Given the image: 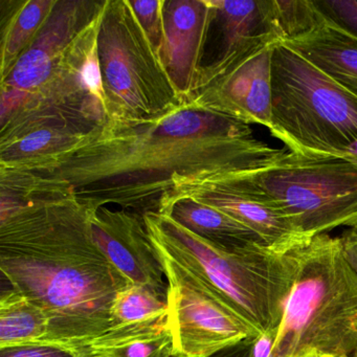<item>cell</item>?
I'll return each mask as SVG.
<instances>
[{
  "instance_id": "1",
  "label": "cell",
  "mask_w": 357,
  "mask_h": 357,
  "mask_svg": "<svg viewBox=\"0 0 357 357\" xmlns=\"http://www.w3.org/2000/svg\"><path fill=\"white\" fill-rule=\"evenodd\" d=\"M284 152L255 139L250 125L185 101L145 120L107 119L50 162L0 171V185L12 197H70L143 216L181 183L262 170Z\"/></svg>"
},
{
  "instance_id": "2",
  "label": "cell",
  "mask_w": 357,
  "mask_h": 357,
  "mask_svg": "<svg viewBox=\"0 0 357 357\" xmlns=\"http://www.w3.org/2000/svg\"><path fill=\"white\" fill-rule=\"evenodd\" d=\"M0 211L1 273L50 319L49 336L37 344L70 348L114 326L112 303L131 283L98 245L91 206L1 196Z\"/></svg>"
},
{
  "instance_id": "3",
  "label": "cell",
  "mask_w": 357,
  "mask_h": 357,
  "mask_svg": "<svg viewBox=\"0 0 357 357\" xmlns=\"http://www.w3.org/2000/svg\"><path fill=\"white\" fill-rule=\"evenodd\" d=\"M294 282L269 357H354L357 275L340 238L314 236L290 250Z\"/></svg>"
},
{
  "instance_id": "4",
  "label": "cell",
  "mask_w": 357,
  "mask_h": 357,
  "mask_svg": "<svg viewBox=\"0 0 357 357\" xmlns=\"http://www.w3.org/2000/svg\"><path fill=\"white\" fill-rule=\"evenodd\" d=\"M143 220L155 248L197 275L261 334L275 336L294 282L290 250L278 252L262 244L220 248L167 215L146 213Z\"/></svg>"
},
{
  "instance_id": "5",
  "label": "cell",
  "mask_w": 357,
  "mask_h": 357,
  "mask_svg": "<svg viewBox=\"0 0 357 357\" xmlns=\"http://www.w3.org/2000/svg\"><path fill=\"white\" fill-rule=\"evenodd\" d=\"M269 131L292 152L347 155L357 143V98L280 41L271 57Z\"/></svg>"
},
{
  "instance_id": "6",
  "label": "cell",
  "mask_w": 357,
  "mask_h": 357,
  "mask_svg": "<svg viewBox=\"0 0 357 357\" xmlns=\"http://www.w3.org/2000/svg\"><path fill=\"white\" fill-rule=\"evenodd\" d=\"M97 51L109 120H145L185 102L128 0L104 1Z\"/></svg>"
},
{
  "instance_id": "7",
  "label": "cell",
  "mask_w": 357,
  "mask_h": 357,
  "mask_svg": "<svg viewBox=\"0 0 357 357\" xmlns=\"http://www.w3.org/2000/svg\"><path fill=\"white\" fill-rule=\"evenodd\" d=\"M248 177L306 239L357 225V160L352 156L284 152Z\"/></svg>"
},
{
  "instance_id": "8",
  "label": "cell",
  "mask_w": 357,
  "mask_h": 357,
  "mask_svg": "<svg viewBox=\"0 0 357 357\" xmlns=\"http://www.w3.org/2000/svg\"><path fill=\"white\" fill-rule=\"evenodd\" d=\"M154 248L168 283L172 357H211L261 335L197 275L162 250Z\"/></svg>"
},
{
  "instance_id": "9",
  "label": "cell",
  "mask_w": 357,
  "mask_h": 357,
  "mask_svg": "<svg viewBox=\"0 0 357 357\" xmlns=\"http://www.w3.org/2000/svg\"><path fill=\"white\" fill-rule=\"evenodd\" d=\"M280 40L264 38L204 64L185 101L243 124L271 127V57Z\"/></svg>"
},
{
  "instance_id": "10",
  "label": "cell",
  "mask_w": 357,
  "mask_h": 357,
  "mask_svg": "<svg viewBox=\"0 0 357 357\" xmlns=\"http://www.w3.org/2000/svg\"><path fill=\"white\" fill-rule=\"evenodd\" d=\"M104 1H57L49 20L1 83V116L38 93L66 66Z\"/></svg>"
},
{
  "instance_id": "11",
  "label": "cell",
  "mask_w": 357,
  "mask_h": 357,
  "mask_svg": "<svg viewBox=\"0 0 357 357\" xmlns=\"http://www.w3.org/2000/svg\"><path fill=\"white\" fill-rule=\"evenodd\" d=\"M189 198L233 217L257 234L265 245L286 252L306 241L281 208L248 177V172L212 175L181 183L164 202ZM158 208V211H160ZM311 239V238H310Z\"/></svg>"
},
{
  "instance_id": "12",
  "label": "cell",
  "mask_w": 357,
  "mask_h": 357,
  "mask_svg": "<svg viewBox=\"0 0 357 357\" xmlns=\"http://www.w3.org/2000/svg\"><path fill=\"white\" fill-rule=\"evenodd\" d=\"M91 222L98 245L129 282L167 300L168 283L164 267L148 235L143 216L101 206L91 208Z\"/></svg>"
},
{
  "instance_id": "13",
  "label": "cell",
  "mask_w": 357,
  "mask_h": 357,
  "mask_svg": "<svg viewBox=\"0 0 357 357\" xmlns=\"http://www.w3.org/2000/svg\"><path fill=\"white\" fill-rule=\"evenodd\" d=\"M162 13L165 43L160 60L185 101L202 66L214 9L211 0H165Z\"/></svg>"
},
{
  "instance_id": "14",
  "label": "cell",
  "mask_w": 357,
  "mask_h": 357,
  "mask_svg": "<svg viewBox=\"0 0 357 357\" xmlns=\"http://www.w3.org/2000/svg\"><path fill=\"white\" fill-rule=\"evenodd\" d=\"M211 1L214 9L211 24L216 26L218 45L210 63L225 59L237 50L260 39L282 41L273 20V0Z\"/></svg>"
},
{
  "instance_id": "15",
  "label": "cell",
  "mask_w": 357,
  "mask_h": 357,
  "mask_svg": "<svg viewBox=\"0 0 357 357\" xmlns=\"http://www.w3.org/2000/svg\"><path fill=\"white\" fill-rule=\"evenodd\" d=\"M357 98V40L323 20L308 34L285 41Z\"/></svg>"
},
{
  "instance_id": "16",
  "label": "cell",
  "mask_w": 357,
  "mask_h": 357,
  "mask_svg": "<svg viewBox=\"0 0 357 357\" xmlns=\"http://www.w3.org/2000/svg\"><path fill=\"white\" fill-rule=\"evenodd\" d=\"M158 213L167 215L194 235L220 248H239L252 244L265 245L255 231L233 217L189 198L164 202Z\"/></svg>"
},
{
  "instance_id": "17",
  "label": "cell",
  "mask_w": 357,
  "mask_h": 357,
  "mask_svg": "<svg viewBox=\"0 0 357 357\" xmlns=\"http://www.w3.org/2000/svg\"><path fill=\"white\" fill-rule=\"evenodd\" d=\"M50 319L43 309L15 290L0 296V349L33 346L49 336Z\"/></svg>"
},
{
  "instance_id": "18",
  "label": "cell",
  "mask_w": 357,
  "mask_h": 357,
  "mask_svg": "<svg viewBox=\"0 0 357 357\" xmlns=\"http://www.w3.org/2000/svg\"><path fill=\"white\" fill-rule=\"evenodd\" d=\"M57 0L17 1L3 26L1 81L7 78L20 56L49 20Z\"/></svg>"
},
{
  "instance_id": "19",
  "label": "cell",
  "mask_w": 357,
  "mask_h": 357,
  "mask_svg": "<svg viewBox=\"0 0 357 357\" xmlns=\"http://www.w3.org/2000/svg\"><path fill=\"white\" fill-rule=\"evenodd\" d=\"M110 314L114 325L139 323L168 314V304L152 290L130 284L116 294Z\"/></svg>"
},
{
  "instance_id": "20",
  "label": "cell",
  "mask_w": 357,
  "mask_h": 357,
  "mask_svg": "<svg viewBox=\"0 0 357 357\" xmlns=\"http://www.w3.org/2000/svg\"><path fill=\"white\" fill-rule=\"evenodd\" d=\"M273 14L282 43L308 34L324 20L311 0H273Z\"/></svg>"
},
{
  "instance_id": "21",
  "label": "cell",
  "mask_w": 357,
  "mask_h": 357,
  "mask_svg": "<svg viewBox=\"0 0 357 357\" xmlns=\"http://www.w3.org/2000/svg\"><path fill=\"white\" fill-rule=\"evenodd\" d=\"M144 32L151 43L156 55L160 58L165 43L164 5L165 0H128Z\"/></svg>"
},
{
  "instance_id": "22",
  "label": "cell",
  "mask_w": 357,
  "mask_h": 357,
  "mask_svg": "<svg viewBox=\"0 0 357 357\" xmlns=\"http://www.w3.org/2000/svg\"><path fill=\"white\" fill-rule=\"evenodd\" d=\"M326 22L357 40V0H314Z\"/></svg>"
},
{
  "instance_id": "23",
  "label": "cell",
  "mask_w": 357,
  "mask_h": 357,
  "mask_svg": "<svg viewBox=\"0 0 357 357\" xmlns=\"http://www.w3.org/2000/svg\"><path fill=\"white\" fill-rule=\"evenodd\" d=\"M0 357H78L70 349L58 346H33L13 347V348L0 349Z\"/></svg>"
},
{
  "instance_id": "24",
  "label": "cell",
  "mask_w": 357,
  "mask_h": 357,
  "mask_svg": "<svg viewBox=\"0 0 357 357\" xmlns=\"http://www.w3.org/2000/svg\"><path fill=\"white\" fill-rule=\"evenodd\" d=\"M338 238H340L344 260L357 275V225L349 227Z\"/></svg>"
},
{
  "instance_id": "25",
  "label": "cell",
  "mask_w": 357,
  "mask_h": 357,
  "mask_svg": "<svg viewBox=\"0 0 357 357\" xmlns=\"http://www.w3.org/2000/svg\"><path fill=\"white\" fill-rule=\"evenodd\" d=\"M256 338L244 340L236 346L229 347L211 357H255L254 344Z\"/></svg>"
},
{
  "instance_id": "26",
  "label": "cell",
  "mask_w": 357,
  "mask_h": 357,
  "mask_svg": "<svg viewBox=\"0 0 357 357\" xmlns=\"http://www.w3.org/2000/svg\"><path fill=\"white\" fill-rule=\"evenodd\" d=\"M347 155L352 156V158H356L357 160V143H355L354 145L349 149Z\"/></svg>"
},
{
  "instance_id": "27",
  "label": "cell",
  "mask_w": 357,
  "mask_h": 357,
  "mask_svg": "<svg viewBox=\"0 0 357 357\" xmlns=\"http://www.w3.org/2000/svg\"><path fill=\"white\" fill-rule=\"evenodd\" d=\"M312 355H313V354H312ZM310 356H311V355H309V356H306V357H310Z\"/></svg>"
},
{
  "instance_id": "28",
  "label": "cell",
  "mask_w": 357,
  "mask_h": 357,
  "mask_svg": "<svg viewBox=\"0 0 357 357\" xmlns=\"http://www.w3.org/2000/svg\"><path fill=\"white\" fill-rule=\"evenodd\" d=\"M354 357H357V354H356V355H355V356H354Z\"/></svg>"
}]
</instances>
